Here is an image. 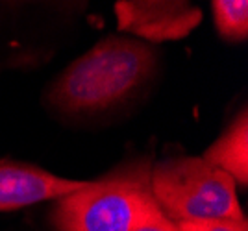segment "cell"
Masks as SVG:
<instances>
[{
  "instance_id": "1",
  "label": "cell",
  "mask_w": 248,
  "mask_h": 231,
  "mask_svg": "<svg viewBox=\"0 0 248 231\" xmlns=\"http://www.w3.org/2000/svg\"><path fill=\"white\" fill-rule=\"evenodd\" d=\"M154 67L155 54L148 44L111 35L58 76L48 100L63 113H98L134 95L146 84Z\"/></svg>"
},
{
  "instance_id": "3",
  "label": "cell",
  "mask_w": 248,
  "mask_h": 231,
  "mask_svg": "<svg viewBox=\"0 0 248 231\" xmlns=\"http://www.w3.org/2000/svg\"><path fill=\"white\" fill-rule=\"evenodd\" d=\"M150 189L172 222L245 218L235 181L204 158H169L152 165Z\"/></svg>"
},
{
  "instance_id": "5",
  "label": "cell",
  "mask_w": 248,
  "mask_h": 231,
  "mask_svg": "<svg viewBox=\"0 0 248 231\" xmlns=\"http://www.w3.org/2000/svg\"><path fill=\"white\" fill-rule=\"evenodd\" d=\"M85 181L65 179L35 165L0 159V211L21 209L45 200H60Z\"/></svg>"
},
{
  "instance_id": "7",
  "label": "cell",
  "mask_w": 248,
  "mask_h": 231,
  "mask_svg": "<svg viewBox=\"0 0 248 231\" xmlns=\"http://www.w3.org/2000/svg\"><path fill=\"white\" fill-rule=\"evenodd\" d=\"M213 19L218 33L228 41H245L248 35L247 0H215L211 2Z\"/></svg>"
},
{
  "instance_id": "9",
  "label": "cell",
  "mask_w": 248,
  "mask_h": 231,
  "mask_svg": "<svg viewBox=\"0 0 248 231\" xmlns=\"http://www.w3.org/2000/svg\"><path fill=\"white\" fill-rule=\"evenodd\" d=\"M134 231H180V230H178V226L170 218H167L163 213H157L155 217H152L150 220H146L145 224H141Z\"/></svg>"
},
{
  "instance_id": "2",
  "label": "cell",
  "mask_w": 248,
  "mask_h": 231,
  "mask_svg": "<svg viewBox=\"0 0 248 231\" xmlns=\"http://www.w3.org/2000/svg\"><path fill=\"white\" fill-rule=\"evenodd\" d=\"M152 163L132 159L56 202V231H134L161 213L150 189Z\"/></svg>"
},
{
  "instance_id": "8",
  "label": "cell",
  "mask_w": 248,
  "mask_h": 231,
  "mask_svg": "<svg viewBox=\"0 0 248 231\" xmlns=\"http://www.w3.org/2000/svg\"><path fill=\"white\" fill-rule=\"evenodd\" d=\"M180 231H248L247 218H206L174 222Z\"/></svg>"
},
{
  "instance_id": "4",
  "label": "cell",
  "mask_w": 248,
  "mask_h": 231,
  "mask_svg": "<svg viewBox=\"0 0 248 231\" xmlns=\"http://www.w3.org/2000/svg\"><path fill=\"white\" fill-rule=\"evenodd\" d=\"M117 24L152 43L184 39L202 21V10L189 2L130 0L115 4Z\"/></svg>"
},
{
  "instance_id": "6",
  "label": "cell",
  "mask_w": 248,
  "mask_h": 231,
  "mask_svg": "<svg viewBox=\"0 0 248 231\" xmlns=\"http://www.w3.org/2000/svg\"><path fill=\"white\" fill-rule=\"evenodd\" d=\"M202 158L213 167L226 172L235 183H248V115L243 109L226 131L207 148Z\"/></svg>"
}]
</instances>
